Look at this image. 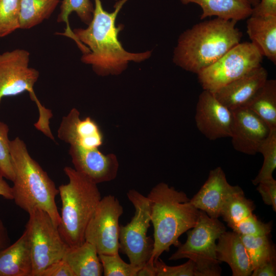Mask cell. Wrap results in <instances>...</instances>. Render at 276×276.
Returning <instances> with one entry per match:
<instances>
[{"label":"cell","instance_id":"cell-1","mask_svg":"<svg viewBox=\"0 0 276 276\" xmlns=\"http://www.w3.org/2000/svg\"><path fill=\"white\" fill-rule=\"evenodd\" d=\"M128 0H119L114 10L108 12L103 7L101 0H95L91 21L85 29H75L73 32L78 46L83 52L81 61L91 65L98 75H118L127 67L129 61L140 62L151 56V51L133 53L127 52L119 40L121 25L116 26L117 17Z\"/></svg>","mask_w":276,"mask_h":276},{"label":"cell","instance_id":"cell-2","mask_svg":"<svg viewBox=\"0 0 276 276\" xmlns=\"http://www.w3.org/2000/svg\"><path fill=\"white\" fill-rule=\"evenodd\" d=\"M237 22L216 17L187 29L178 39L174 63L197 75L240 42L242 34Z\"/></svg>","mask_w":276,"mask_h":276},{"label":"cell","instance_id":"cell-3","mask_svg":"<svg viewBox=\"0 0 276 276\" xmlns=\"http://www.w3.org/2000/svg\"><path fill=\"white\" fill-rule=\"evenodd\" d=\"M153 226V248L148 263L153 265L172 245L178 247V239L196 224L199 210L186 194L164 182L157 184L147 195Z\"/></svg>","mask_w":276,"mask_h":276},{"label":"cell","instance_id":"cell-4","mask_svg":"<svg viewBox=\"0 0 276 276\" xmlns=\"http://www.w3.org/2000/svg\"><path fill=\"white\" fill-rule=\"evenodd\" d=\"M14 173L13 200L28 214L35 209L47 213L58 226L60 215L55 202L59 190L47 173L30 156L26 145L19 137L10 142Z\"/></svg>","mask_w":276,"mask_h":276},{"label":"cell","instance_id":"cell-5","mask_svg":"<svg viewBox=\"0 0 276 276\" xmlns=\"http://www.w3.org/2000/svg\"><path fill=\"white\" fill-rule=\"evenodd\" d=\"M64 172L69 182L58 188L62 207L59 232L69 246L85 241L87 224L102 198L97 184L70 167Z\"/></svg>","mask_w":276,"mask_h":276},{"label":"cell","instance_id":"cell-6","mask_svg":"<svg viewBox=\"0 0 276 276\" xmlns=\"http://www.w3.org/2000/svg\"><path fill=\"white\" fill-rule=\"evenodd\" d=\"M187 232V239L169 258H187L195 264L198 276H219L221 269L216 255V241L226 228L218 218H212L199 210L195 225Z\"/></svg>","mask_w":276,"mask_h":276},{"label":"cell","instance_id":"cell-7","mask_svg":"<svg viewBox=\"0 0 276 276\" xmlns=\"http://www.w3.org/2000/svg\"><path fill=\"white\" fill-rule=\"evenodd\" d=\"M30 53L24 49H17L0 54V105L6 97L14 96L25 91L29 92L39 111V118L35 127L42 132L50 130L51 110L40 103L34 91L33 87L39 73L29 66Z\"/></svg>","mask_w":276,"mask_h":276},{"label":"cell","instance_id":"cell-8","mask_svg":"<svg viewBox=\"0 0 276 276\" xmlns=\"http://www.w3.org/2000/svg\"><path fill=\"white\" fill-rule=\"evenodd\" d=\"M29 215L25 231L32 256V276H39L48 266L63 259L69 246L47 213L35 209Z\"/></svg>","mask_w":276,"mask_h":276},{"label":"cell","instance_id":"cell-9","mask_svg":"<svg viewBox=\"0 0 276 276\" xmlns=\"http://www.w3.org/2000/svg\"><path fill=\"white\" fill-rule=\"evenodd\" d=\"M127 196L135 211L128 223L120 225V249L129 263L142 268L149 261L153 248V240L147 236L151 222L150 201L147 196L133 189Z\"/></svg>","mask_w":276,"mask_h":276},{"label":"cell","instance_id":"cell-10","mask_svg":"<svg viewBox=\"0 0 276 276\" xmlns=\"http://www.w3.org/2000/svg\"><path fill=\"white\" fill-rule=\"evenodd\" d=\"M263 55L251 42H240L197 74L203 90L213 92L261 65Z\"/></svg>","mask_w":276,"mask_h":276},{"label":"cell","instance_id":"cell-11","mask_svg":"<svg viewBox=\"0 0 276 276\" xmlns=\"http://www.w3.org/2000/svg\"><path fill=\"white\" fill-rule=\"evenodd\" d=\"M123 213V206L114 195L101 199L85 232V241L95 247L98 255L119 253V219Z\"/></svg>","mask_w":276,"mask_h":276},{"label":"cell","instance_id":"cell-12","mask_svg":"<svg viewBox=\"0 0 276 276\" xmlns=\"http://www.w3.org/2000/svg\"><path fill=\"white\" fill-rule=\"evenodd\" d=\"M195 120L198 130L210 140L231 137L232 111L209 90H203L199 96Z\"/></svg>","mask_w":276,"mask_h":276},{"label":"cell","instance_id":"cell-13","mask_svg":"<svg viewBox=\"0 0 276 276\" xmlns=\"http://www.w3.org/2000/svg\"><path fill=\"white\" fill-rule=\"evenodd\" d=\"M232 111L233 123L231 138L233 148L247 155H255L270 129L257 114L246 107Z\"/></svg>","mask_w":276,"mask_h":276},{"label":"cell","instance_id":"cell-14","mask_svg":"<svg viewBox=\"0 0 276 276\" xmlns=\"http://www.w3.org/2000/svg\"><path fill=\"white\" fill-rule=\"evenodd\" d=\"M69 153L75 169L96 184L112 180L117 176L119 165L114 154H104L97 148L73 145Z\"/></svg>","mask_w":276,"mask_h":276},{"label":"cell","instance_id":"cell-15","mask_svg":"<svg viewBox=\"0 0 276 276\" xmlns=\"http://www.w3.org/2000/svg\"><path fill=\"white\" fill-rule=\"evenodd\" d=\"M267 79V71L261 65L212 93L219 101L232 110L245 107L264 85Z\"/></svg>","mask_w":276,"mask_h":276},{"label":"cell","instance_id":"cell-16","mask_svg":"<svg viewBox=\"0 0 276 276\" xmlns=\"http://www.w3.org/2000/svg\"><path fill=\"white\" fill-rule=\"evenodd\" d=\"M240 188L238 186L231 185L223 170L218 167L210 171L206 180L190 202L211 218H218L227 198Z\"/></svg>","mask_w":276,"mask_h":276},{"label":"cell","instance_id":"cell-17","mask_svg":"<svg viewBox=\"0 0 276 276\" xmlns=\"http://www.w3.org/2000/svg\"><path fill=\"white\" fill-rule=\"evenodd\" d=\"M58 136L70 145L86 149L98 148L103 143V133L97 123L90 117L81 120L76 108L63 117Z\"/></svg>","mask_w":276,"mask_h":276},{"label":"cell","instance_id":"cell-18","mask_svg":"<svg viewBox=\"0 0 276 276\" xmlns=\"http://www.w3.org/2000/svg\"><path fill=\"white\" fill-rule=\"evenodd\" d=\"M217 240L216 255L218 261L227 263L233 276L251 275L253 267L240 235L225 231Z\"/></svg>","mask_w":276,"mask_h":276},{"label":"cell","instance_id":"cell-19","mask_svg":"<svg viewBox=\"0 0 276 276\" xmlns=\"http://www.w3.org/2000/svg\"><path fill=\"white\" fill-rule=\"evenodd\" d=\"M32 260L25 231L13 244L0 251V276H32Z\"/></svg>","mask_w":276,"mask_h":276},{"label":"cell","instance_id":"cell-20","mask_svg":"<svg viewBox=\"0 0 276 276\" xmlns=\"http://www.w3.org/2000/svg\"><path fill=\"white\" fill-rule=\"evenodd\" d=\"M246 28L251 42L263 56L276 63V16H252L247 18Z\"/></svg>","mask_w":276,"mask_h":276},{"label":"cell","instance_id":"cell-21","mask_svg":"<svg viewBox=\"0 0 276 276\" xmlns=\"http://www.w3.org/2000/svg\"><path fill=\"white\" fill-rule=\"evenodd\" d=\"M74 276H101L103 267L95 247L85 241L82 244L68 246L62 259Z\"/></svg>","mask_w":276,"mask_h":276},{"label":"cell","instance_id":"cell-22","mask_svg":"<svg viewBox=\"0 0 276 276\" xmlns=\"http://www.w3.org/2000/svg\"><path fill=\"white\" fill-rule=\"evenodd\" d=\"M184 5L194 3L202 10L201 19L216 16L236 21L248 18L252 7L247 0H179Z\"/></svg>","mask_w":276,"mask_h":276},{"label":"cell","instance_id":"cell-23","mask_svg":"<svg viewBox=\"0 0 276 276\" xmlns=\"http://www.w3.org/2000/svg\"><path fill=\"white\" fill-rule=\"evenodd\" d=\"M245 107L257 114L270 130L276 129V80L267 79Z\"/></svg>","mask_w":276,"mask_h":276},{"label":"cell","instance_id":"cell-24","mask_svg":"<svg viewBox=\"0 0 276 276\" xmlns=\"http://www.w3.org/2000/svg\"><path fill=\"white\" fill-rule=\"evenodd\" d=\"M60 0H21L20 29L32 28L48 19Z\"/></svg>","mask_w":276,"mask_h":276},{"label":"cell","instance_id":"cell-25","mask_svg":"<svg viewBox=\"0 0 276 276\" xmlns=\"http://www.w3.org/2000/svg\"><path fill=\"white\" fill-rule=\"evenodd\" d=\"M254 202L246 198L241 188L231 194L222 207L220 216L231 228L255 210Z\"/></svg>","mask_w":276,"mask_h":276},{"label":"cell","instance_id":"cell-26","mask_svg":"<svg viewBox=\"0 0 276 276\" xmlns=\"http://www.w3.org/2000/svg\"><path fill=\"white\" fill-rule=\"evenodd\" d=\"M265 236L241 235L253 270L270 260L275 259V249L268 237Z\"/></svg>","mask_w":276,"mask_h":276},{"label":"cell","instance_id":"cell-27","mask_svg":"<svg viewBox=\"0 0 276 276\" xmlns=\"http://www.w3.org/2000/svg\"><path fill=\"white\" fill-rule=\"evenodd\" d=\"M60 11L57 17V22H65L66 28L63 35L73 39L77 43L75 35L70 27L68 18L71 13L76 12L81 20L88 25L91 21L94 6L90 0H63Z\"/></svg>","mask_w":276,"mask_h":276},{"label":"cell","instance_id":"cell-28","mask_svg":"<svg viewBox=\"0 0 276 276\" xmlns=\"http://www.w3.org/2000/svg\"><path fill=\"white\" fill-rule=\"evenodd\" d=\"M264 158L263 165L257 175L252 180L254 185L273 177L276 168V129H271L269 135L262 142L259 148Z\"/></svg>","mask_w":276,"mask_h":276},{"label":"cell","instance_id":"cell-29","mask_svg":"<svg viewBox=\"0 0 276 276\" xmlns=\"http://www.w3.org/2000/svg\"><path fill=\"white\" fill-rule=\"evenodd\" d=\"M21 0H0V38L20 29Z\"/></svg>","mask_w":276,"mask_h":276},{"label":"cell","instance_id":"cell-30","mask_svg":"<svg viewBox=\"0 0 276 276\" xmlns=\"http://www.w3.org/2000/svg\"><path fill=\"white\" fill-rule=\"evenodd\" d=\"M99 257L105 276H137L141 268L130 263L125 262L119 253L101 254Z\"/></svg>","mask_w":276,"mask_h":276},{"label":"cell","instance_id":"cell-31","mask_svg":"<svg viewBox=\"0 0 276 276\" xmlns=\"http://www.w3.org/2000/svg\"><path fill=\"white\" fill-rule=\"evenodd\" d=\"M9 131L8 126L0 121V176L13 181L14 173L10 153Z\"/></svg>","mask_w":276,"mask_h":276},{"label":"cell","instance_id":"cell-32","mask_svg":"<svg viewBox=\"0 0 276 276\" xmlns=\"http://www.w3.org/2000/svg\"><path fill=\"white\" fill-rule=\"evenodd\" d=\"M231 228L241 235H268L272 229L271 222L264 223L259 220L253 213L240 221Z\"/></svg>","mask_w":276,"mask_h":276},{"label":"cell","instance_id":"cell-33","mask_svg":"<svg viewBox=\"0 0 276 276\" xmlns=\"http://www.w3.org/2000/svg\"><path fill=\"white\" fill-rule=\"evenodd\" d=\"M154 266L155 276H198L195 263L189 259L181 265L168 266L159 258Z\"/></svg>","mask_w":276,"mask_h":276},{"label":"cell","instance_id":"cell-34","mask_svg":"<svg viewBox=\"0 0 276 276\" xmlns=\"http://www.w3.org/2000/svg\"><path fill=\"white\" fill-rule=\"evenodd\" d=\"M257 190L265 204L271 205L276 211V180L273 178L263 181L258 185Z\"/></svg>","mask_w":276,"mask_h":276},{"label":"cell","instance_id":"cell-35","mask_svg":"<svg viewBox=\"0 0 276 276\" xmlns=\"http://www.w3.org/2000/svg\"><path fill=\"white\" fill-rule=\"evenodd\" d=\"M39 276H74L68 264L63 260L54 262L40 274Z\"/></svg>","mask_w":276,"mask_h":276},{"label":"cell","instance_id":"cell-36","mask_svg":"<svg viewBox=\"0 0 276 276\" xmlns=\"http://www.w3.org/2000/svg\"><path fill=\"white\" fill-rule=\"evenodd\" d=\"M251 15L276 16V0H260L259 3L252 7Z\"/></svg>","mask_w":276,"mask_h":276},{"label":"cell","instance_id":"cell-37","mask_svg":"<svg viewBox=\"0 0 276 276\" xmlns=\"http://www.w3.org/2000/svg\"><path fill=\"white\" fill-rule=\"evenodd\" d=\"M251 275L275 276L276 275L275 259L266 261L255 268Z\"/></svg>","mask_w":276,"mask_h":276},{"label":"cell","instance_id":"cell-38","mask_svg":"<svg viewBox=\"0 0 276 276\" xmlns=\"http://www.w3.org/2000/svg\"><path fill=\"white\" fill-rule=\"evenodd\" d=\"M0 196L8 200H13L12 189L8 183L0 176Z\"/></svg>","mask_w":276,"mask_h":276},{"label":"cell","instance_id":"cell-39","mask_svg":"<svg viewBox=\"0 0 276 276\" xmlns=\"http://www.w3.org/2000/svg\"><path fill=\"white\" fill-rule=\"evenodd\" d=\"M9 241L6 228L0 219V251L9 245Z\"/></svg>","mask_w":276,"mask_h":276},{"label":"cell","instance_id":"cell-40","mask_svg":"<svg viewBox=\"0 0 276 276\" xmlns=\"http://www.w3.org/2000/svg\"><path fill=\"white\" fill-rule=\"evenodd\" d=\"M247 1L250 4V5L253 7L259 3V2H260V0H247Z\"/></svg>","mask_w":276,"mask_h":276}]
</instances>
